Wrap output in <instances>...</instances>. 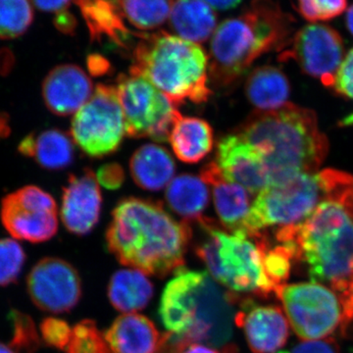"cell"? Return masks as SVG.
Instances as JSON below:
<instances>
[{"label":"cell","instance_id":"ba28073f","mask_svg":"<svg viewBox=\"0 0 353 353\" xmlns=\"http://www.w3.org/2000/svg\"><path fill=\"white\" fill-rule=\"evenodd\" d=\"M352 187L353 176L325 169L266 188L253 201L243 233L254 238L268 228L294 226L303 222L323 201Z\"/></svg>","mask_w":353,"mask_h":353},{"label":"cell","instance_id":"ffe728a7","mask_svg":"<svg viewBox=\"0 0 353 353\" xmlns=\"http://www.w3.org/2000/svg\"><path fill=\"white\" fill-rule=\"evenodd\" d=\"M104 336L113 353H157L163 343L152 321L137 313L119 316Z\"/></svg>","mask_w":353,"mask_h":353},{"label":"cell","instance_id":"d6a6232c","mask_svg":"<svg viewBox=\"0 0 353 353\" xmlns=\"http://www.w3.org/2000/svg\"><path fill=\"white\" fill-rule=\"evenodd\" d=\"M26 262V253L12 239L0 240V287L17 282Z\"/></svg>","mask_w":353,"mask_h":353},{"label":"cell","instance_id":"6da1fadb","mask_svg":"<svg viewBox=\"0 0 353 353\" xmlns=\"http://www.w3.org/2000/svg\"><path fill=\"white\" fill-rule=\"evenodd\" d=\"M243 299L223 289L208 272L176 271L160 301V318L168 332L159 352L180 353L192 345L234 352L229 343L236 306Z\"/></svg>","mask_w":353,"mask_h":353},{"label":"cell","instance_id":"f35d334b","mask_svg":"<svg viewBox=\"0 0 353 353\" xmlns=\"http://www.w3.org/2000/svg\"><path fill=\"white\" fill-rule=\"evenodd\" d=\"M53 23H54L55 28L58 31L63 32L65 34H73L75 32L77 27L76 18L68 10L57 13Z\"/></svg>","mask_w":353,"mask_h":353},{"label":"cell","instance_id":"8992f818","mask_svg":"<svg viewBox=\"0 0 353 353\" xmlns=\"http://www.w3.org/2000/svg\"><path fill=\"white\" fill-rule=\"evenodd\" d=\"M139 38L130 74L146 79L175 105L208 101V57L199 44L163 32Z\"/></svg>","mask_w":353,"mask_h":353},{"label":"cell","instance_id":"1f68e13d","mask_svg":"<svg viewBox=\"0 0 353 353\" xmlns=\"http://www.w3.org/2000/svg\"><path fill=\"white\" fill-rule=\"evenodd\" d=\"M67 353H113L105 336L92 320H83L73 327Z\"/></svg>","mask_w":353,"mask_h":353},{"label":"cell","instance_id":"ac0fdd59","mask_svg":"<svg viewBox=\"0 0 353 353\" xmlns=\"http://www.w3.org/2000/svg\"><path fill=\"white\" fill-rule=\"evenodd\" d=\"M94 85L81 67L63 64L51 70L43 83V97L48 110L57 116H69L90 99Z\"/></svg>","mask_w":353,"mask_h":353},{"label":"cell","instance_id":"c3c4849f","mask_svg":"<svg viewBox=\"0 0 353 353\" xmlns=\"http://www.w3.org/2000/svg\"><path fill=\"white\" fill-rule=\"evenodd\" d=\"M0 353H15L12 348L7 345L6 343H0Z\"/></svg>","mask_w":353,"mask_h":353},{"label":"cell","instance_id":"ee69618b","mask_svg":"<svg viewBox=\"0 0 353 353\" xmlns=\"http://www.w3.org/2000/svg\"><path fill=\"white\" fill-rule=\"evenodd\" d=\"M180 353H234V352L220 350L218 348L209 347V345H192Z\"/></svg>","mask_w":353,"mask_h":353},{"label":"cell","instance_id":"e575fe53","mask_svg":"<svg viewBox=\"0 0 353 353\" xmlns=\"http://www.w3.org/2000/svg\"><path fill=\"white\" fill-rule=\"evenodd\" d=\"M73 328L65 321L57 317H46L39 325V334L41 341L48 347L66 352L71 341Z\"/></svg>","mask_w":353,"mask_h":353},{"label":"cell","instance_id":"44dd1931","mask_svg":"<svg viewBox=\"0 0 353 353\" xmlns=\"http://www.w3.org/2000/svg\"><path fill=\"white\" fill-rule=\"evenodd\" d=\"M18 152L50 171L67 168L75 157L73 139L58 129L31 132L21 141Z\"/></svg>","mask_w":353,"mask_h":353},{"label":"cell","instance_id":"9c48e42d","mask_svg":"<svg viewBox=\"0 0 353 353\" xmlns=\"http://www.w3.org/2000/svg\"><path fill=\"white\" fill-rule=\"evenodd\" d=\"M275 296L290 327L303 341L331 338L341 330L345 314L341 296L329 285L317 282L280 285Z\"/></svg>","mask_w":353,"mask_h":353},{"label":"cell","instance_id":"836d02e7","mask_svg":"<svg viewBox=\"0 0 353 353\" xmlns=\"http://www.w3.org/2000/svg\"><path fill=\"white\" fill-rule=\"evenodd\" d=\"M299 13L310 22L327 21L341 15L347 9V0H297Z\"/></svg>","mask_w":353,"mask_h":353},{"label":"cell","instance_id":"30bf717a","mask_svg":"<svg viewBox=\"0 0 353 353\" xmlns=\"http://www.w3.org/2000/svg\"><path fill=\"white\" fill-rule=\"evenodd\" d=\"M117 92L128 137L158 143L169 141L182 114L163 92L146 79L132 74L119 77Z\"/></svg>","mask_w":353,"mask_h":353},{"label":"cell","instance_id":"d590c367","mask_svg":"<svg viewBox=\"0 0 353 353\" xmlns=\"http://www.w3.org/2000/svg\"><path fill=\"white\" fill-rule=\"evenodd\" d=\"M334 88L338 94L353 99V48L347 53L336 73Z\"/></svg>","mask_w":353,"mask_h":353},{"label":"cell","instance_id":"d6986e66","mask_svg":"<svg viewBox=\"0 0 353 353\" xmlns=\"http://www.w3.org/2000/svg\"><path fill=\"white\" fill-rule=\"evenodd\" d=\"M201 178L212 187L216 212L222 226L229 233H243L252 205L250 192L239 183L225 179L215 161L202 168Z\"/></svg>","mask_w":353,"mask_h":353},{"label":"cell","instance_id":"681fc988","mask_svg":"<svg viewBox=\"0 0 353 353\" xmlns=\"http://www.w3.org/2000/svg\"><path fill=\"white\" fill-rule=\"evenodd\" d=\"M278 353H290V352H278Z\"/></svg>","mask_w":353,"mask_h":353},{"label":"cell","instance_id":"4316f807","mask_svg":"<svg viewBox=\"0 0 353 353\" xmlns=\"http://www.w3.org/2000/svg\"><path fill=\"white\" fill-rule=\"evenodd\" d=\"M245 94L250 103L259 111L278 110L289 103L290 83L280 69L259 67L248 77Z\"/></svg>","mask_w":353,"mask_h":353},{"label":"cell","instance_id":"5b68a950","mask_svg":"<svg viewBox=\"0 0 353 353\" xmlns=\"http://www.w3.org/2000/svg\"><path fill=\"white\" fill-rule=\"evenodd\" d=\"M292 23L273 0H252L238 17L224 21L211 41L210 72L216 82L229 85L262 54L290 43Z\"/></svg>","mask_w":353,"mask_h":353},{"label":"cell","instance_id":"4dcf8cb0","mask_svg":"<svg viewBox=\"0 0 353 353\" xmlns=\"http://www.w3.org/2000/svg\"><path fill=\"white\" fill-rule=\"evenodd\" d=\"M9 321L12 326V338L9 347L15 353H37L41 347V334L31 316L12 309L9 312Z\"/></svg>","mask_w":353,"mask_h":353},{"label":"cell","instance_id":"5bb4252c","mask_svg":"<svg viewBox=\"0 0 353 353\" xmlns=\"http://www.w3.org/2000/svg\"><path fill=\"white\" fill-rule=\"evenodd\" d=\"M32 303L44 312L61 314L75 308L82 297V282L69 262L46 257L32 267L27 277Z\"/></svg>","mask_w":353,"mask_h":353},{"label":"cell","instance_id":"3957f363","mask_svg":"<svg viewBox=\"0 0 353 353\" xmlns=\"http://www.w3.org/2000/svg\"><path fill=\"white\" fill-rule=\"evenodd\" d=\"M275 240L313 282L340 292L353 279V187L316 208L303 222L275 230Z\"/></svg>","mask_w":353,"mask_h":353},{"label":"cell","instance_id":"bcb514c9","mask_svg":"<svg viewBox=\"0 0 353 353\" xmlns=\"http://www.w3.org/2000/svg\"><path fill=\"white\" fill-rule=\"evenodd\" d=\"M347 29L352 32L353 36V6L348 9L347 14Z\"/></svg>","mask_w":353,"mask_h":353},{"label":"cell","instance_id":"cb8c5ba5","mask_svg":"<svg viewBox=\"0 0 353 353\" xmlns=\"http://www.w3.org/2000/svg\"><path fill=\"white\" fill-rule=\"evenodd\" d=\"M130 170L141 189L157 192L171 182L176 166L170 153L157 145L141 146L132 155Z\"/></svg>","mask_w":353,"mask_h":353},{"label":"cell","instance_id":"74e56055","mask_svg":"<svg viewBox=\"0 0 353 353\" xmlns=\"http://www.w3.org/2000/svg\"><path fill=\"white\" fill-rule=\"evenodd\" d=\"M290 353H340L338 343L333 338L303 341Z\"/></svg>","mask_w":353,"mask_h":353},{"label":"cell","instance_id":"e0dca14e","mask_svg":"<svg viewBox=\"0 0 353 353\" xmlns=\"http://www.w3.org/2000/svg\"><path fill=\"white\" fill-rule=\"evenodd\" d=\"M102 204L97 176L90 169L80 175H70L62 194V222L70 233L85 236L99 220Z\"/></svg>","mask_w":353,"mask_h":353},{"label":"cell","instance_id":"2e32d148","mask_svg":"<svg viewBox=\"0 0 353 353\" xmlns=\"http://www.w3.org/2000/svg\"><path fill=\"white\" fill-rule=\"evenodd\" d=\"M234 323L245 332L253 353L277 352L289 339V320L277 306L253 305L250 299H243Z\"/></svg>","mask_w":353,"mask_h":353},{"label":"cell","instance_id":"8fae6325","mask_svg":"<svg viewBox=\"0 0 353 353\" xmlns=\"http://www.w3.org/2000/svg\"><path fill=\"white\" fill-rule=\"evenodd\" d=\"M125 134L124 113L117 88L99 83L74 115L72 139L88 157L101 158L116 152Z\"/></svg>","mask_w":353,"mask_h":353},{"label":"cell","instance_id":"7dc6e473","mask_svg":"<svg viewBox=\"0 0 353 353\" xmlns=\"http://www.w3.org/2000/svg\"><path fill=\"white\" fill-rule=\"evenodd\" d=\"M340 124L341 126H352L353 125V113L350 114V115L347 116V117L343 118V120L341 121Z\"/></svg>","mask_w":353,"mask_h":353},{"label":"cell","instance_id":"4fadbf2b","mask_svg":"<svg viewBox=\"0 0 353 353\" xmlns=\"http://www.w3.org/2000/svg\"><path fill=\"white\" fill-rule=\"evenodd\" d=\"M343 39L327 25L305 26L294 34L290 50L281 59H294L308 75L319 79L325 87L334 88L336 73L343 61Z\"/></svg>","mask_w":353,"mask_h":353},{"label":"cell","instance_id":"277c9868","mask_svg":"<svg viewBox=\"0 0 353 353\" xmlns=\"http://www.w3.org/2000/svg\"><path fill=\"white\" fill-rule=\"evenodd\" d=\"M238 134L261 153L269 187L318 172L329 152L328 139L320 131L314 111L292 103L253 113Z\"/></svg>","mask_w":353,"mask_h":353},{"label":"cell","instance_id":"7a4b0ae2","mask_svg":"<svg viewBox=\"0 0 353 353\" xmlns=\"http://www.w3.org/2000/svg\"><path fill=\"white\" fill-rule=\"evenodd\" d=\"M192 234L161 204L129 197L118 203L106 232V245L121 264L165 277L180 270Z\"/></svg>","mask_w":353,"mask_h":353},{"label":"cell","instance_id":"7402d4cb","mask_svg":"<svg viewBox=\"0 0 353 353\" xmlns=\"http://www.w3.org/2000/svg\"><path fill=\"white\" fill-rule=\"evenodd\" d=\"M80 8L83 20L94 41H106L126 46L131 32L125 25L117 0H73Z\"/></svg>","mask_w":353,"mask_h":353},{"label":"cell","instance_id":"f546056e","mask_svg":"<svg viewBox=\"0 0 353 353\" xmlns=\"http://www.w3.org/2000/svg\"><path fill=\"white\" fill-rule=\"evenodd\" d=\"M34 10L30 0H0V39L22 36L31 27Z\"/></svg>","mask_w":353,"mask_h":353},{"label":"cell","instance_id":"83f0119b","mask_svg":"<svg viewBox=\"0 0 353 353\" xmlns=\"http://www.w3.org/2000/svg\"><path fill=\"white\" fill-rule=\"evenodd\" d=\"M152 283L143 272L123 269L114 273L108 285V297L114 308L128 314L145 308L153 296Z\"/></svg>","mask_w":353,"mask_h":353},{"label":"cell","instance_id":"484cf974","mask_svg":"<svg viewBox=\"0 0 353 353\" xmlns=\"http://www.w3.org/2000/svg\"><path fill=\"white\" fill-rule=\"evenodd\" d=\"M165 196L169 208L185 222H199L208 205V185L201 176L183 174L169 183Z\"/></svg>","mask_w":353,"mask_h":353},{"label":"cell","instance_id":"52a82bcc","mask_svg":"<svg viewBox=\"0 0 353 353\" xmlns=\"http://www.w3.org/2000/svg\"><path fill=\"white\" fill-rule=\"evenodd\" d=\"M199 223L205 238L196 246V254L218 284L241 297L266 299L275 294L276 287L264 268L266 234L250 238L243 233H229L205 217Z\"/></svg>","mask_w":353,"mask_h":353},{"label":"cell","instance_id":"f6af8a7d","mask_svg":"<svg viewBox=\"0 0 353 353\" xmlns=\"http://www.w3.org/2000/svg\"><path fill=\"white\" fill-rule=\"evenodd\" d=\"M10 134V117L6 112L0 111V141L8 138Z\"/></svg>","mask_w":353,"mask_h":353},{"label":"cell","instance_id":"7c38bea8","mask_svg":"<svg viewBox=\"0 0 353 353\" xmlns=\"http://www.w3.org/2000/svg\"><path fill=\"white\" fill-rule=\"evenodd\" d=\"M0 218L16 240L44 243L57 233V202L37 185H26L3 197Z\"/></svg>","mask_w":353,"mask_h":353},{"label":"cell","instance_id":"ab89813d","mask_svg":"<svg viewBox=\"0 0 353 353\" xmlns=\"http://www.w3.org/2000/svg\"><path fill=\"white\" fill-rule=\"evenodd\" d=\"M31 1L39 10L58 13L67 10L72 0H31Z\"/></svg>","mask_w":353,"mask_h":353},{"label":"cell","instance_id":"d4e9b609","mask_svg":"<svg viewBox=\"0 0 353 353\" xmlns=\"http://www.w3.org/2000/svg\"><path fill=\"white\" fill-rule=\"evenodd\" d=\"M169 141L181 161L197 163L212 150L213 130L205 120L182 116L172 130Z\"/></svg>","mask_w":353,"mask_h":353},{"label":"cell","instance_id":"603a6c76","mask_svg":"<svg viewBox=\"0 0 353 353\" xmlns=\"http://www.w3.org/2000/svg\"><path fill=\"white\" fill-rule=\"evenodd\" d=\"M169 22L178 37L197 44L208 41L217 29L214 10L202 0H176Z\"/></svg>","mask_w":353,"mask_h":353},{"label":"cell","instance_id":"60d3db41","mask_svg":"<svg viewBox=\"0 0 353 353\" xmlns=\"http://www.w3.org/2000/svg\"><path fill=\"white\" fill-rule=\"evenodd\" d=\"M15 55L9 48L0 50V75L7 76L14 68L15 65Z\"/></svg>","mask_w":353,"mask_h":353},{"label":"cell","instance_id":"9a60e30c","mask_svg":"<svg viewBox=\"0 0 353 353\" xmlns=\"http://www.w3.org/2000/svg\"><path fill=\"white\" fill-rule=\"evenodd\" d=\"M215 163L225 179L239 183L250 194H259L270 185L261 153L239 134L218 141Z\"/></svg>","mask_w":353,"mask_h":353},{"label":"cell","instance_id":"b9f144b4","mask_svg":"<svg viewBox=\"0 0 353 353\" xmlns=\"http://www.w3.org/2000/svg\"><path fill=\"white\" fill-rule=\"evenodd\" d=\"M88 67H90V71L94 75H99V74H103L104 71H106L108 68V63L105 62L103 63V58L97 57H90L88 58Z\"/></svg>","mask_w":353,"mask_h":353},{"label":"cell","instance_id":"f1b7e54d","mask_svg":"<svg viewBox=\"0 0 353 353\" xmlns=\"http://www.w3.org/2000/svg\"><path fill=\"white\" fill-rule=\"evenodd\" d=\"M121 12L132 26L148 31L160 27L170 16L174 0H117Z\"/></svg>","mask_w":353,"mask_h":353},{"label":"cell","instance_id":"8d00e7d4","mask_svg":"<svg viewBox=\"0 0 353 353\" xmlns=\"http://www.w3.org/2000/svg\"><path fill=\"white\" fill-rule=\"evenodd\" d=\"M124 180L125 172L117 163L105 164L97 172V181L108 190L119 189Z\"/></svg>","mask_w":353,"mask_h":353},{"label":"cell","instance_id":"7bdbcfd3","mask_svg":"<svg viewBox=\"0 0 353 353\" xmlns=\"http://www.w3.org/2000/svg\"><path fill=\"white\" fill-rule=\"evenodd\" d=\"M208 3L212 8L220 9V10H227V9L234 8L240 4L241 0H202Z\"/></svg>","mask_w":353,"mask_h":353}]
</instances>
